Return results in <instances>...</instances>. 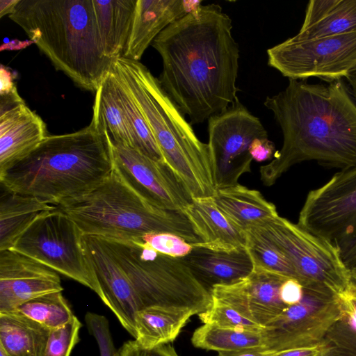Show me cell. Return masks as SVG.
I'll use <instances>...</instances> for the list:
<instances>
[{
	"label": "cell",
	"instance_id": "cell-50",
	"mask_svg": "<svg viewBox=\"0 0 356 356\" xmlns=\"http://www.w3.org/2000/svg\"><path fill=\"white\" fill-rule=\"evenodd\" d=\"M0 356H9L1 348H0Z\"/></svg>",
	"mask_w": 356,
	"mask_h": 356
},
{
	"label": "cell",
	"instance_id": "cell-42",
	"mask_svg": "<svg viewBox=\"0 0 356 356\" xmlns=\"http://www.w3.org/2000/svg\"><path fill=\"white\" fill-rule=\"evenodd\" d=\"M303 296L302 285L294 278L286 280L280 288V297L287 306L298 303Z\"/></svg>",
	"mask_w": 356,
	"mask_h": 356
},
{
	"label": "cell",
	"instance_id": "cell-24",
	"mask_svg": "<svg viewBox=\"0 0 356 356\" xmlns=\"http://www.w3.org/2000/svg\"><path fill=\"white\" fill-rule=\"evenodd\" d=\"M3 188L0 197V251L11 249L38 217L56 209L55 205L36 197Z\"/></svg>",
	"mask_w": 356,
	"mask_h": 356
},
{
	"label": "cell",
	"instance_id": "cell-10",
	"mask_svg": "<svg viewBox=\"0 0 356 356\" xmlns=\"http://www.w3.org/2000/svg\"><path fill=\"white\" fill-rule=\"evenodd\" d=\"M252 227L285 255L303 287L318 286L338 295L350 284V270L324 239L279 215Z\"/></svg>",
	"mask_w": 356,
	"mask_h": 356
},
{
	"label": "cell",
	"instance_id": "cell-48",
	"mask_svg": "<svg viewBox=\"0 0 356 356\" xmlns=\"http://www.w3.org/2000/svg\"><path fill=\"white\" fill-rule=\"evenodd\" d=\"M346 79L350 86L352 96L356 102V69L351 72Z\"/></svg>",
	"mask_w": 356,
	"mask_h": 356
},
{
	"label": "cell",
	"instance_id": "cell-19",
	"mask_svg": "<svg viewBox=\"0 0 356 356\" xmlns=\"http://www.w3.org/2000/svg\"><path fill=\"white\" fill-rule=\"evenodd\" d=\"M201 1L137 0L123 56L139 61L147 48L169 25L198 8Z\"/></svg>",
	"mask_w": 356,
	"mask_h": 356
},
{
	"label": "cell",
	"instance_id": "cell-30",
	"mask_svg": "<svg viewBox=\"0 0 356 356\" xmlns=\"http://www.w3.org/2000/svg\"><path fill=\"white\" fill-rule=\"evenodd\" d=\"M15 311L49 330L63 326L75 316L62 291L32 299L19 306Z\"/></svg>",
	"mask_w": 356,
	"mask_h": 356
},
{
	"label": "cell",
	"instance_id": "cell-2",
	"mask_svg": "<svg viewBox=\"0 0 356 356\" xmlns=\"http://www.w3.org/2000/svg\"><path fill=\"white\" fill-rule=\"evenodd\" d=\"M283 134L281 149L259 168L266 186L293 165L316 161L341 170L356 167V102L343 79L313 84L289 79L264 103Z\"/></svg>",
	"mask_w": 356,
	"mask_h": 356
},
{
	"label": "cell",
	"instance_id": "cell-41",
	"mask_svg": "<svg viewBox=\"0 0 356 356\" xmlns=\"http://www.w3.org/2000/svg\"><path fill=\"white\" fill-rule=\"evenodd\" d=\"M333 346L323 341L316 345L273 353L271 356H329Z\"/></svg>",
	"mask_w": 356,
	"mask_h": 356
},
{
	"label": "cell",
	"instance_id": "cell-29",
	"mask_svg": "<svg viewBox=\"0 0 356 356\" xmlns=\"http://www.w3.org/2000/svg\"><path fill=\"white\" fill-rule=\"evenodd\" d=\"M193 345L198 348L219 352L248 348H264L261 332L240 331L203 324L191 337Z\"/></svg>",
	"mask_w": 356,
	"mask_h": 356
},
{
	"label": "cell",
	"instance_id": "cell-8",
	"mask_svg": "<svg viewBox=\"0 0 356 356\" xmlns=\"http://www.w3.org/2000/svg\"><path fill=\"white\" fill-rule=\"evenodd\" d=\"M300 227L330 243L344 265L356 267V167L341 170L309 192Z\"/></svg>",
	"mask_w": 356,
	"mask_h": 356
},
{
	"label": "cell",
	"instance_id": "cell-37",
	"mask_svg": "<svg viewBox=\"0 0 356 356\" xmlns=\"http://www.w3.org/2000/svg\"><path fill=\"white\" fill-rule=\"evenodd\" d=\"M338 298L341 312L339 322L356 334V285L350 282L348 287L338 294Z\"/></svg>",
	"mask_w": 356,
	"mask_h": 356
},
{
	"label": "cell",
	"instance_id": "cell-26",
	"mask_svg": "<svg viewBox=\"0 0 356 356\" xmlns=\"http://www.w3.org/2000/svg\"><path fill=\"white\" fill-rule=\"evenodd\" d=\"M50 331L17 311L0 313V348L9 356H42Z\"/></svg>",
	"mask_w": 356,
	"mask_h": 356
},
{
	"label": "cell",
	"instance_id": "cell-27",
	"mask_svg": "<svg viewBox=\"0 0 356 356\" xmlns=\"http://www.w3.org/2000/svg\"><path fill=\"white\" fill-rule=\"evenodd\" d=\"M90 124L110 140L134 149L131 133L118 102L112 70L95 92Z\"/></svg>",
	"mask_w": 356,
	"mask_h": 356
},
{
	"label": "cell",
	"instance_id": "cell-13",
	"mask_svg": "<svg viewBox=\"0 0 356 356\" xmlns=\"http://www.w3.org/2000/svg\"><path fill=\"white\" fill-rule=\"evenodd\" d=\"M208 131L216 189L238 184L241 176L251 171V143L268 138L267 131L238 99L208 120Z\"/></svg>",
	"mask_w": 356,
	"mask_h": 356
},
{
	"label": "cell",
	"instance_id": "cell-18",
	"mask_svg": "<svg viewBox=\"0 0 356 356\" xmlns=\"http://www.w3.org/2000/svg\"><path fill=\"white\" fill-rule=\"evenodd\" d=\"M48 136L45 122L24 101L0 106V171L26 156Z\"/></svg>",
	"mask_w": 356,
	"mask_h": 356
},
{
	"label": "cell",
	"instance_id": "cell-6",
	"mask_svg": "<svg viewBox=\"0 0 356 356\" xmlns=\"http://www.w3.org/2000/svg\"><path fill=\"white\" fill-rule=\"evenodd\" d=\"M55 206L76 223L83 235L131 240L148 234L170 233L192 245L202 243L184 211L153 206L115 168L92 191Z\"/></svg>",
	"mask_w": 356,
	"mask_h": 356
},
{
	"label": "cell",
	"instance_id": "cell-28",
	"mask_svg": "<svg viewBox=\"0 0 356 356\" xmlns=\"http://www.w3.org/2000/svg\"><path fill=\"white\" fill-rule=\"evenodd\" d=\"M111 70L117 98L131 133L134 149L152 160L165 163L150 127L133 95L121 79Z\"/></svg>",
	"mask_w": 356,
	"mask_h": 356
},
{
	"label": "cell",
	"instance_id": "cell-47",
	"mask_svg": "<svg viewBox=\"0 0 356 356\" xmlns=\"http://www.w3.org/2000/svg\"><path fill=\"white\" fill-rule=\"evenodd\" d=\"M329 356H356V348H340L332 345Z\"/></svg>",
	"mask_w": 356,
	"mask_h": 356
},
{
	"label": "cell",
	"instance_id": "cell-43",
	"mask_svg": "<svg viewBox=\"0 0 356 356\" xmlns=\"http://www.w3.org/2000/svg\"><path fill=\"white\" fill-rule=\"evenodd\" d=\"M274 143L268 138L254 139L250 147V154L257 162H263L272 158L275 154Z\"/></svg>",
	"mask_w": 356,
	"mask_h": 356
},
{
	"label": "cell",
	"instance_id": "cell-3",
	"mask_svg": "<svg viewBox=\"0 0 356 356\" xmlns=\"http://www.w3.org/2000/svg\"><path fill=\"white\" fill-rule=\"evenodd\" d=\"M114 168L106 133L90 124L76 132L49 135L36 148L0 171L2 187L49 204L84 195Z\"/></svg>",
	"mask_w": 356,
	"mask_h": 356
},
{
	"label": "cell",
	"instance_id": "cell-40",
	"mask_svg": "<svg viewBox=\"0 0 356 356\" xmlns=\"http://www.w3.org/2000/svg\"><path fill=\"white\" fill-rule=\"evenodd\" d=\"M339 0H311L300 30H305L323 19L335 7Z\"/></svg>",
	"mask_w": 356,
	"mask_h": 356
},
{
	"label": "cell",
	"instance_id": "cell-33",
	"mask_svg": "<svg viewBox=\"0 0 356 356\" xmlns=\"http://www.w3.org/2000/svg\"><path fill=\"white\" fill-rule=\"evenodd\" d=\"M204 324L240 331L261 332L264 329L257 323L246 318L234 308L212 299L211 305L198 314Z\"/></svg>",
	"mask_w": 356,
	"mask_h": 356
},
{
	"label": "cell",
	"instance_id": "cell-12",
	"mask_svg": "<svg viewBox=\"0 0 356 356\" xmlns=\"http://www.w3.org/2000/svg\"><path fill=\"white\" fill-rule=\"evenodd\" d=\"M341 319L338 295L317 286L303 287L300 301L264 327V349L276 353L316 345Z\"/></svg>",
	"mask_w": 356,
	"mask_h": 356
},
{
	"label": "cell",
	"instance_id": "cell-1",
	"mask_svg": "<svg viewBox=\"0 0 356 356\" xmlns=\"http://www.w3.org/2000/svg\"><path fill=\"white\" fill-rule=\"evenodd\" d=\"M232 19L215 3L174 22L153 41L162 59L159 81L192 124L238 100L239 48Z\"/></svg>",
	"mask_w": 356,
	"mask_h": 356
},
{
	"label": "cell",
	"instance_id": "cell-11",
	"mask_svg": "<svg viewBox=\"0 0 356 356\" xmlns=\"http://www.w3.org/2000/svg\"><path fill=\"white\" fill-rule=\"evenodd\" d=\"M268 64L289 79L327 83L356 69V31L308 40L291 38L267 50Z\"/></svg>",
	"mask_w": 356,
	"mask_h": 356
},
{
	"label": "cell",
	"instance_id": "cell-46",
	"mask_svg": "<svg viewBox=\"0 0 356 356\" xmlns=\"http://www.w3.org/2000/svg\"><path fill=\"white\" fill-rule=\"evenodd\" d=\"M32 43H33V42L30 40H26V41H19L17 40H14L9 41L8 42H6L4 41V42L3 43V44L1 47L0 49H1V51H3L4 49H10V50L20 49H23V48L27 47L28 45H29Z\"/></svg>",
	"mask_w": 356,
	"mask_h": 356
},
{
	"label": "cell",
	"instance_id": "cell-34",
	"mask_svg": "<svg viewBox=\"0 0 356 356\" xmlns=\"http://www.w3.org/2000/svg\"><path fill=\"white\" fill-rule=\"evenodd\" d=\"M81 323L76 316L60 327L51 330L42 356H70L79 341Z\"/></svg>",
	"mask_w": 356,
	"mask_h": 356
},
{
	"label": "cell",
	"instance_id": "cell-4",
	"mask_svg": "<svg viewBox=\"0 0 356 356\" xmlns=\"http://www.w3.org/2000/svg\"><path fill=\"white\" fill-rule=\"evenodd\" d=\"M8 17L80 88L96 92L111 71L92 0H19Z\"/></svg>",
	"mask_w": 356,
	"mask_h": 356
},
{
	"label": "cell",
	"instance_id": "cell-5",
	"mask_svg": "<svg viewBox=\"0 0 356 356\" xmlns=\"http://www.w3.org/2000/svg\"><path fill=\"white\" fill-rule=\"evenodd\" d=\"M112 69L133 95L165 162L193 198L212 197L216 185L209 145L197 138L159 79L140 61L124 56L113 60Z\"/></svg>",
	"mask_w": 356,
	"mask_h": 356
},
{
	"label": "cell",
	"instance_id": "cell-49",
	"mask_svg": "<svg viewBox=\"0 0 356 356\" xmlns=\"http://www.w3.org/2000/svg\"><path fill=\"white\" fill-rule=\"evenodd\" d=\"M350 282L356 285V267L350 270Z\"/></svg>",
	"mask_w": 356,
	"mask_h": 356
},
{
	"label": "cell",
	"instance_id": "cell-38",
	"mask_svg": "<svg viewBox=\"0 0 356 356\" xmlns=\"http://www.w3.org/2000/svg\"><path fill=\"white\" fill-rule=\"evenodd\" d=\"M16 72L10 67H0V106L13 104L24 101L19 96L16 83Z\"/></svg>",
	"mask_w": 356,
	"mask_h": 356
},
{
	"label": "cell",
	"instance_id": "cell-9",
	"mask_svg": "<svg viewBox=\"0 0 356 356\" xmlns=\"http://www.w3.org/2000/svg\"><path fill=\"white\" fill-rule=\"evenodd\" d=\"M83 236L76 223L56 209L38 217L11 249L88 287L104 303V294L86 254Z\"/></svg>",
	"mask_w": 356,
	"mask_h": 356
},
{
	"label": "cell",
	"instance_id": "cell-23",
	"mask_svg": "<svg viewBox=\"0 0 356 356\" xmlns=\"http://www.w3.org/2000/svg\"><path fill=\"white\" fill-rule=\"evenodd\" d=\"M137 0H92L97 30L106 55L123 56Z\"/></svg>",
	"mask_w": 356,
	"mask_h": 356
},
{
	"label": "cell",
	"instance_id": "cell-39",
	"mask_svg": "<svg viewBox=\"0 0 356 356\" xmlns=\"http://www.w3.org/2000/svg\"><path fill=\"white\" fill-rule=\"evenodd\" d=\"M118 356H179L175 348L164 344L152 348H144L135 339L124 342L118 350Z\"/></svg>",
	"mask_w": 356,
	"mask_h": 356
},
{
	"label": "cell",
	"instance_id": "cell-36",
	"mask_svg": "<svg viewBox=\"0 0 356 356\" xmlns=\"http://www.w3.org/2000/svg\"><path fill=\"white\" fill-rule=\"evenodd\" d=\"M85 321L88 330L95 339L100 356H118L116 350L108 319L103 315L94 312H87Z\"/></svg>",
	"mask_w": 356,
	"mask_h": 356
},
{
	"label": "cell",
	"instance_id": "cell-44",
	"mask_svg": "<svg viewBox=\"0 0 356 356\" xmlns=\"http://www.w3.org/2000/svg\"><path fill=\"white\" fill-rule=\"evenodd\" d=\"M273 353L264 348H248L239 350L219 352L218 356H271Z\"/></svg>",
	"mask_w": 356,
	"mask_h": 356
},
{
	"label": "cell",
	"instance_id": "cell-17",
	"mask_svg": "<svg viewBox=\"0 0 356 356\" xmlns=\"http://www.w3.org/2000/svg\"><path fill=\"white\" fill-rule=\"evenodd\" d=\"M83 243L88 259L104 294V304L135 339V316L141 307L129 278L102 238L83 235Z\"/></svg>",
	"mask_w": 356,
	"mask_h": 356
},
{
	"label": "cell",
	"instance_id": "cell-7",
	"mask_svg": "<svg viewBox=\"0 0 356 356\" xmlns=\"http://www.w3.org/2000/svg\"><path fill=\"white\" fill-rule=\"evenodd\" d=\"M102 238L129 278L141 309L150 307H178L190 309L198 315L211 305L210 291L181 257L159 253L141 238Z\"/></svg>",
	"mask_w": 356,
	"mask_h": 356
},
{
	"label": "cell",
	"instance_id": "cell-22",
	"mask_svg": "<svg viewBox=\"0 0 356 356\" xmlns=\"http://www.w3.org/2000/svg\"><path fill=\"white\" fill-rule=\"evenodd\" d=\"M211 197L218 210L244 231L278 215L276 207L259 191L239 184L216 188Z\"/></svg>",
	"mask_w": 356,
	"mask_h": 356
},
{
	"label": "cell",
	"instance_id": "cell-21",
	"mask_svg": "<svg viewBox=\"0 0 356 356\" xmlns=\"http://www.w3.org/2000/svg\"><path fill=\"white\" fill-rule=\"evenodd\" d=\"M205 248L232 251L246 247V232L229 221L216 207L211 197L193 198L184 209Z\"/></svg>",
	"mask_w": 356,
	"mask_h": 356
},
{
	"label": "cell",
	"instance_id": "cell-31",
	"mask_svg": "<svg viewBox=\"0 0 356 356\" xmlns=\"http://www.w3.org/2000/svg\"><path fill=\"white\" fill-rule=\"evenodd\" d=\"M354 31H356V0H339L323 19L305 30H300L291 38L308 40Z\"/></svg>",
	"mask_w": 356,
	"mask_h": 356
},
{
	"label": "cell",
	"instance_id": "cell-14",
	"mask_svg": "<svg viewBox=\"0 0 356 356\" xmlns=\"http://www.w3.org/2000/svg\"><path fill=\"white\" fill-rule=\"evenodd\" d=\"M111 143L114 168L149 203L163 210L184 211L192 202L189 191L165 163L152 160L122 143Z\"/></svg>",
	"mask_w": 356,
	"mask_h": 356
},
{
	"label": "cell",
	"instance_id": "cell-35",
	"mask_svg": "<svg viewBox=\"0 0 356 356\" xmlns=\"http://www.w3.org/2000/svg\"><path fill=\"white\" fill-rule=\"evenodd\" d=\"M141 238L158 252L173 257H184L193 249L191 244L170 233L148 234Z\"/></svg>",
	"mask_w": 356,
	"mask_h": 356
},
{
	"label": "cell",
	"instance_id": "cell-20",
	"mask_svg": "<svg viewBox=\"0 0 356 356\" xmlns=\"http://www.w3.org/2000/svg\"><path fill=\"white\" fill-rule=\"evenodd\" d=\"M198 280L209 291L216 285L235 283L248 276L254 262L246 247L219 251L201 246L181 257Z\"/></svg>",
	"mask_w": 356,
	"mask_h": 356
},
{
	"label": "cell",
	"instance_id": "cell-15",
	"mask_svg": "<svg viewBox=\"0 0 356 356\" xmlns=\"http://www.w3.org/2000/svg\"><path fill=\"white\" fill-rule=\"evenodd\" d=\"M288 278L254 265L245 277L231 284L216 285L210 292L213 300L264 327L288 307L280 297L281 286Z\"/></svg>",
	"mask_w": 356,
	"mask_h": 356
},
{
	"label": "cell",
	"instance_id": "cell-16",
	"mask_svg": "<svg viewBox=\"0 0 356 356\" xmlns=\"http://www.w3.org/2000/svg\"><path fill=\"white\" fill-rule=\"evenodd\" d=\"M58 273L12 249L0 251V313L39 296L63 291Z\"/></svg>",
	"mask_w": 356,
	"mask_h": 356
},
{
	"label": "cell",
	"instance_id": "cell-25",
	"mask_svg": "<svg viewBox=\"0 0 356 356\" xmlns=\"http://www.w3.org/2000/svg\"><path fill=\"white\" fill-rule=\"evenodd\" d=\"M196 313L178 307H150L138 310L135 316V340L152 348L173 341Z\"/></svg>",
	"mask_w": 356,
	"mask_h": 356
},
{
	"label": "cell",
	"instance_id": "cell-45",
	"mask_svg": "<svg viewBox=\"0 0 356 356\" xmlns=\"http://www.w3.org/2000/svg\"><path fill=\"white\" fill-rule=\"evenodd\" d=\"M19 0H0V17L12 14Z\"/></svg>",
	"mask_w": 356,
	"mask_h": 356
},
{
	"label": "cell",
	"instance_id": "cell-32",
	"mask_svg": "<svg viewBox=\"0 0 356 356\" xmlns=\"http://www.w3.org/2000/svg\"><path fill=\"white\" fill-rule=\"evenodd\" d=\"M246 248L254 265L299 282L298 276L285 255L266 236L251 227L245 230Z\"/></svg>",
	"mask_w": 356,
	"mask_h": 356
}]
</instances>
